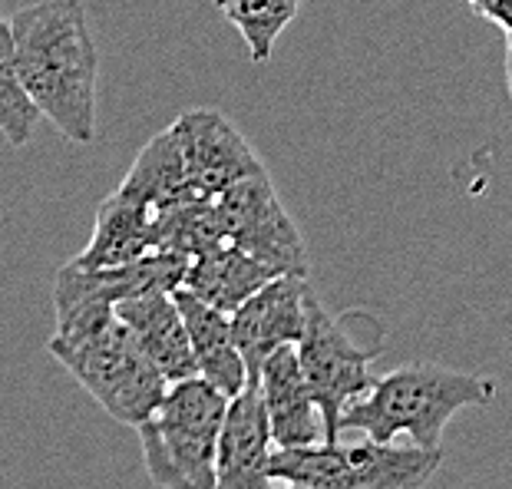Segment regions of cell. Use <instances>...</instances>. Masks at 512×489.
Masks as SVG:
<instances>
[{
	"label": "cell",
	"instance_id": "1",
	"mask_svg": "<svg viewBox=\"0 0 512 489\" xmlns=\"http://www.w3.org/2000/svg\"><path fill=\"white\" fill-rule=\"evenodd\" d=\"M24 90L53 129L76 146L96 139L100 53L83 0H40L10 17Z\"/></svg>",
	"mask_w": 512,
	"mask_h": 489
},
{
	"label": "cell",
	"instance_id": "2",
	"mask_svg": "<svg viewBox=\"0 0 512 489\" xmlns=\"http://www.w3.org/2000/svg\"><path fill=\"white\" fill-rule=\"evenodd\" d=\"M499 394V384L483 374L456 371L446 364H403L374 380L361 400L341 417L344 433H364L370 440L394 443L407 437L423 450H440L446 423L466 407H486Z\"/></svg>",
	"mask_w": 512,
	"mask_h": 489
},
{
	"label": "cell",
	"instance_id": "3",
	"mask_svg": "<svg viewBox=\"0 0 512 489\" xmlns=\"http://www.w3.org/2000/svg\"><path fill=\"white\" fill-rule=\"evenodd\" d=\"M47 351L106 414L126 427L146 423L169 394L166 374L149 361L119 314L80 328H57Z\"/></svg>",
	"mask_w": 512,
	"mask_h": 489
},
{
	"label": "cell",
	"instance_id": "4",
	"mask_svg": "<svg viewBox=\"0 0 512 489\" xmlns=\"http://www.w3.org/2000/svg\"><path fill=\"white\" fill-rule=\"evenodd\" d=\"M228 400L199 374L169 384L156 414L136 427L143 466L159 489H215Z\"/></svg>",
	"mask_w": 512,
	"mask_h": 489
},
{
	"label": "cell",
	"instance_id": "5",
	"mask_svg": "<svg viewBox=\"0 0 512 489\" xmlns=\"http://www.w3.org/2000/svg\"><path fill=\"white\" fill-rule=\"evenodd\" d=\"M443 450L417 443L380 440H321L311 447L271 453L275 483L308 489H423L440 470Z\"/></svg>",
	"mask_w": 512,
	"mask_h": 489
},
{
	"label": "cell",
	"instance_id": "6",
	"mask_svg": "<svg viewBox=\"0 0 512 489\" xmlns=\"http://www.w3.org/2000/svg\"><path fill=\"white\" fill-rule=\"evenodd\" d=\"M294 347H298V361L314 394V404L321 410L324 433H328V440H341L344 410L354 400H361L377 380L370 374L377 347L357 341L344 328V321L324 311V304L314 295L308 298V328Z\"/></svg>",
	"mask_w": 512,
	"mask_h": 489
},
{
	"label": "cell",
	"instance_id": "7",
	"mask_svg": "<svg viewBox=\"0 0 512 489\" xmlns=\"http://www.w3.org/2000/svg\"><path fill=\"white\" fill-rule=\"evenodd\" d=\"M215 212H219L225 242L275 268L278 275L308 278V248L288 209L281 205L268 169L228 186L215 199Z\"/></svg>",
	"mask_w": 512,
	"mask_h": 489
},
{
	"label": "cell",
	"instance_id": "8",
	"mask_svg": "<svg viewBox=\"0 0 512 489\" xmlns=\"http://www.w3.org/2000/svg\"><path fill=\"white\" fill-rule=\"evenodd\" d=\"M172 129L179 136L189 179L202 199H219L238 179L265 169L238 126L219 110H185Z\"/></svg>",
	"mask_w": 512,
	"mask_h": 489
},
{
	"label": "cell",
	"instance_id": "9",
	"mask_svg": "<svg viewBox=\"0 0 512 489\" xmlns=\"http://www.w3.org/2000/svg\"><path fill=\"white\" fill-rule=\"evenodd\" d=\"M308 298L311 288L301 275H278L232 314L235 344L245 357L248 380H258L271 354L304 338Z\"/></svg>",
	"mask_w": 512,
	"mask_h": 489
},
{
	"label": "cell",
	"instance_id": "10",
	"mask_svg": "<svg viewBox=\"0 0 512 489\" xmlns=\"http://www.w3.org/2000/svg\"><path fill=\"white\" fill-rule=\"evenodd\" d=\"M271 453H275V440H271L261 387L258 380H248L228 400L219 460H215V489H275Z\"/></svg>",
	"mask_w": 512,
	"mask_h": 489
},
{
	"label": "cell",
	"instance_id": "11",
	"mask_svg": "<svg viewBox=\"0 0 512 489\" xmlns=\"http://www.w3.org/2000/svg\"><path fill=\"white\" fill-rule=\"evenodd\" d=\"M258 387L271 423V440L278 450L311 447V443L328 440L321 410L314 404V394L301 371L298 347L291 344L271 354L258 374Z\"/></svg>",
	"mask_w": 512,
	"mask_h": 489
},
{
	"label": "cell",
	"instance_id": "12",
	"mask_svg": "<svg viewBox=\"0 0 512 489\" xmlns=\"http://www.w3.org/2000/svg\"><path fill=\"white\" fill-rule=\"evenodd\" d=\"M116 314L133 331V338L146 351L149 361L166 374L169 384L199 374L189 331H185L182 311L176 298H172V291H152V295L129 298L116 304Z\"/></svg>",
	"mask_w": 512,
	"mask_h": 489
},
{
	"label": "cell",
	"instance_id": "13",
	"mask_svg": "<svg viewBox=\"0 0 512 489\" xmlns=\"http://www.w3.org/2000/svg\"><path fill=\"white\" fill-rule=\"evenodd\" d=\"M172 298H176L185 331H189L199 377L209 380L225 397H235L238 390L248 384V367L235 344L232 314L212 308V304H205L202 298H195L192 291H185V288L172 291Z\"/></svg>",
	"mask_w": 512,
	"mask_h": 489
},
{
	"label": "cell",
	"instance_id": "14",
	"mask_svg": "<svg viewBox=\"0 0 512 489\" xmlns=\"http://www.w3.org/2000/svg\"><path fill=\"white\" fill-rule=\"evenodd\" d=\"M162 215H156L133 195H126L123 189H116L110 199L100 205L96 212V228L90 245L73 258L83 268H113L146 258L156 248V225Z\"/></svg>",
	"mask_w": 512,
	"mask_h": 489
},
{
	"label": "cell",
	"instance_id": "15",
	"mask_svg": "<svg viewBox=\"0 0 512 489\" xmlns=\"http://www.w3.org/2000/svg\"><path fill=\"white\" fill-rule=\"evenodd\" d=\"M271 278H278L275 268L258 262V258L242 252V248L232 242H219L189 258L182 288L192 291V295L202 298L205 304H212V308L235 314L258 288H265Z\"/></svg>",
	"mask_w": 512,
	"mask_h": 489
},
{
	"label": "cell",
	"instance_id": "16",
	"mask_svg": "<svg viewBox=\"0 0 512 489\" xmlns=\"http://www.w3.org/2000/svg\"><path fill=\"white\" fill-rule=\"evenodd\" d=\"M119 189L126 195H133V199H139L143 205H149L156 215H166L189 202H205L192 186L179 136L172 126L149 139L146 149L136 156V166L129 169V176L123 179Z\"/></svg>",
	"mask_w": 512,
	"mask_h": 489
},
{
	"label": "cell",
	"instance_id": "17",
	"mask_svg": "<svg viewBox=\"0 0 512 489\" xmlns=\"http://www.w3.org/2000/svg\"><path fill=\"white\" fill-rule=\"evenodd\" d=\"M215 7L242 34L248 57L265 63L275 53L278 37L298 17L301 0H215Z\"/></svg>",
	"mask_w": 512,
	"mask_h": 489
},
{
	"label": "cell",
	"instance_id": "18",
	"mask_svg": "<svg viewBox=\"0 0 512 489\" xmlns=\"http://www.w3.org/2000/svg\"><path fill=\"white\" fill-rule=\"evenodd\" d=\"M40 110L24 90L17 70V40L10 20L0 17V136L7 139V146L24 149L34 139Z\"/></svg>",
	"mask_w": 512,
	"mask_h": 489
},
{
	"label": "cell",
	"instance_id": "19",
	"mask_svg": "<svg viewBox=\"0 0 512 489\" xmlns=\"http://www.w3.org/2000/svg\"><path fill=\"white\" fill-rule=\"evenodd\" d=\"M473 10L503 30L506 40H512V0H479Z\"/></svg>",
	"mask_w": 512,
	"mask_h": 489
},
{
	"label": "cell",
	"instance_id": "20",
	"mask_svg": "<svg viewBox=\"0 0 512 489\" xmlns=\"http://www.w3.org/2000/svg\"><path fill=\"white\" fill-rule=\"evenodd\" d=\"M506 86H509V100H512V40H506Z\"/></svg>",
	"mask_w": 512,
	"mask_h": 489
},
{
	"label": "cell",
	"instance_id": "21",
	"mask_svg": "<svg viewBox=\"0 0 512 489\" xmlns=\"http://www.w3.org/2000/svg\"><path fill=\"white\" fill-rule=\"evenodd\" d=\"M275 489H308V486H291V483H278Z\"/></svg>",
	"mask_w": 512,
	"mask_h": 489
},
{
	"label": "cell",
	"instance_id": "22",
	"mask_svg": "<svg viewBox=\"0 0 512 489\" xmlns=\"http://www.w3.org/2000/svg\"><path fill=\"white\" fill-rule=\"evenodd\" d=\"M470 4H473V7H476V4H479V0H470Z\"/></svg>",
	"mask_w": 512,
	"mask_h": 489
}]
</instances>
